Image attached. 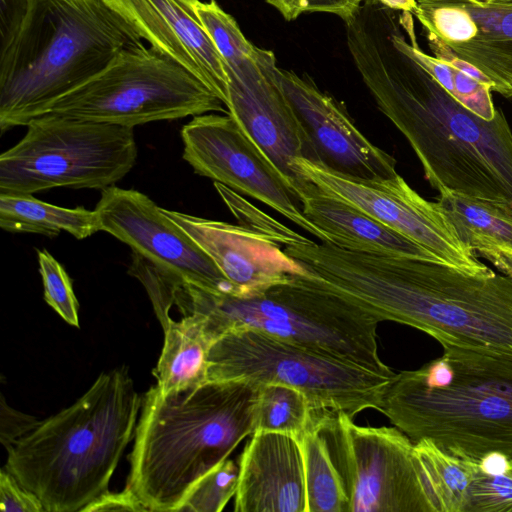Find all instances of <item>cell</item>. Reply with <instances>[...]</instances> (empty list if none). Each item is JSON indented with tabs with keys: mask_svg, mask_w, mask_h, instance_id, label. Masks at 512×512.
Here are the masks:
<instances>
[{
	"mask_svg": "<svg viewBox=\"0 0 512 512\" xmlns=\"http://www.w3.org/2000/svg\"><path fill=\"white\" fill-rule=\"evenodd\" d=\"M392 10L366 0L345 20L348 50L379 110L405 136L435 190L447 188L512 215V130L451 96L392 40Z\"/></svg>",
	"mask_w": 512,
	"mask_h": 512,
	"instance_id": "1",
	"label": "cell"
},
{
	"mask_svg": "<svg viewBox=\"0 0 512 512\" xmlns=\"http://www.w3.org/2000/svg\"><path fill=\"white\" fill-rule=\"evenodd\" d=\"M308 267L374 316L421 330L440 344L512 353V277L317 244Z\"/></svg>",
	"mask_w": 512,
	"mask_h": 512,
	"instance_id": "2",
	"label": "cell"
},
{
	"mask_svg": "<svg viewBox=\"0 0 512 512\" xmlns=\"http://www.w3.org/2000/svg\"><path fill=\"white\" fill-rule=\"evenodd\" d=\"M260 384L207 381L142 397L129 456L130 488L149 511H179L195 484L255 429Z\"/></svg>",
	"mask_w": 512,
	"mask_h": 512,
	"instance_id": "3",
	"label": "cell"
},
{
	"mask_svg": "<svg viewBox=\"0 0 512 512\" xmlns=\"http://www.w3.org/2000/svg\"><path fill=\"white\" fill-rule=\"evenodd\" d=\"M441 345L442 356L396 373L378 411L414 443L467 459L512 458V353Z\"/></svg>",
	"mask_w": 512,
	"mask_h": 512,
	"instance_id": "4",
	"label": "cell"
},
{
	"mask_svg": "<svg viewBox=\"0 0 512 512\" xmlns=\"http://www.w3.org/2000/svg\"><path fill=\"white\" fill-rule=\"evenodd\" d=\"M141 404L127 367L103 372L74 404L17 440L4 468L45 512L82 511L108 491Z\"/></svg>",
	"mask_w": 512,
	"mask_h": 512,
	"instance_id": "5",
	"label": "cell"
},
{
	"mask_svg": "<svg viewBox=\"0 0 512 512\" xmlns=\"http://www.w3.org/2000/svg\"><path fill=\"white\" fill-rule=\"evenodd\" d=\"M159 287L164 304L192 318L211 344L229 331L253 329L396 375L378 354L379 321L309 272L249 298L204 289L169 271L161 273Z\"/></svg>",
	"mask_w": 512,
	"mask_h": 512,
	"instance_id": "6",
	"label": "cell"
},
{
	"mask_svg": "<svg viewBox=\"0 0 512 512\" xmlns=\"http://www.w3.org/2000/svg\"><path fill=\"white\" fill-rule=\"evenodd\" d=\"M143 43L105 0H32L0 50V130L26 126L59 98Z\"/></svg>",
	"mask_w": 512,
	"mask_h": 512,
	"instance_id": "7",
	"label": "cell"
},
{
	"mask_svg": "<svg viewBox=\"0 0 512 512\" xmlns=\"http://www.w3.org/2000/svg\"><path fill=\"white\" fill-rule=\"evenodd\" d=\"M24 137L0 155V193L34 194L53 188L115 185L134 167V128L42 114Z\"/></svg>",
	"mask_w": 512,
	"mask_h": 512,
	"instance_id": "8",
	"label": "cell"
},
{
	"mask_svg": "<svg viewBox=\"0 0 512 512\" xmlns=\"http://www.w3.org/2000/svg\"><path fill=\"white\" fill-rule=\"evenodd\" d=\"M394 377L253 329L223 334L207 355V381L287 385L303 392L312 409L352 419L365 409L378 410Z\"/></svg>",
	"mask_w": 512,
	"mask_h": 512,
	"instance_id": "9",
	"label": "cell"
},
{
	"mask_svg": "<svg viewBox=\"0 0 512 512\" xmlns=\"http://www.w3.org/2000/svg\"><path fill=\"white\" fill-rule=\"evenodd\" d=\"M224 103L180 64L144 43L122 51L103 71L45 113L135 127L209 112Z\"/></svg>",
	"mask_w": 512,
	"mask_h": 512,
	"instance_id": "10",
	"label": "cell"
},
{
	"mask_svg": "<svg viewBox=\"0 0 512 512\" xmlns=\"http://www.w3.org/2000/svg\"><path fill=\"white\" fill-rule=\"evenodd\" d=\"M349 499L350 512H432L414 442L397 427L360 426L346 413L313 409Z\"/></svg>",
	"mask_w": 512,
	"mask_h": 512,
	"instance_id": "11",
	"label": "cell"
},
{
	"mask_svg": "<svg viewBox=\"0 0 512 512\" xmlns=\"http://www.w3.org/2000/svg\"><path fill=\"white\" fill-rule=\"evenodd\" d=\"M294 164L321 191L360 209L442 263L474 275L491 271L461 241L440 204L420 196L399 174L381 181H361L304 158L296 159Z\"/></svg>",
	"mask_w": 512,
	"mask_h": 512,
	"instance_id": "12",
	"label": "cell"
},
{
	"mask_svg": "<svg viewBox=\"0 0 512 512\" xmlns=\"http://www.w3.org/2000/svg\"><path fill=\"white\" fill-rule=\"evenodd\" d=\"M228 78L226 108L243 131L271 160L299 202L314 184L295 167V160L318 164V157L292 108L278 77L270 50L225 64Z\"/></svg>",
	"mask_w": 512,
	"mask_h": 512,
	"instance_id": "13",
	"label": "cell"
},
{
	"mask_svg": "<svg viewBox=\"0 0 512 512\" xmlns=\"http://www.w3.org/2000/svg\"><path fill=\"white\" fill-rule=\"evenodd\" d=\"M183 159L195 173L246 194L330 244L299 207V200L265 153L229 114L206 113L181 129Z\"/></svg>",
	"mask_w": 512,
	"mask_h": 512,
	"instance_id": "14",
	"label": "cell"
},
{
	"mask_svg": "<svg viewBox=\"0 0 512 512\" xmlns=\"http://www.w3.org/2000/svg\"><path fill=\"white\" fill-rule=\"evenodd\" d=\"M107 232L152 263L204 289L235 295L207 253L147 195L115 185L101 190L94 209Z\"/></svg>",
	"mask_w": 512,
	"mask_h": 512,
	"instance_id": "15",
	"label": "cell"
},
{
	"mask_svg": "<svg viewBox=\"0 0 512 512\" xmlns=\"http://www.w3.org/2000/svg\"><path fill=\"white\" fill-rule=\"evenodd\" d=\"M413 15L426 34L478 69L492 92L512 98V4L418 0Z\"/></svg>",
	"mask_w": 512,
	"mask_h": 512,
	"instance_id": "16",
	"label": "cell"
},
{
	"mask_svg": "<svg viewBox=\"0 0 512 512\" xmlns=\"http://www.w3.org/2000/svg\"><path fill=\"white\" fill-rule=\"evenodd\" d=\"M281 86L318 157V165L361 181L395 177L396 160L373 145L345 107L308 76L279 68Z\"/></svg>",
	"mask_w": 512,
	"mask_h": 512,
	"instance_id": "17",
	"label": "cell"
},
{
	"mask_svg": "<svg viewBox=\"0 0 512 512\" xmlns=\"http://www.w3.org/2000/svg\"><path fill=\"white\" fill-rule=\"evenodd\" d=\"M162 211L207 253L232 284L236 297H254L293 275L308 274L272 236L245 225Z\"/></svg>",
	"mask_w": 512,
	"mask_h": 512,
	"instance_id": "18",
	"label": "cell"
},
{
	"mask_svg": "<svg viewBox=\"0 0 512 512\" xmlns=\"http://www.w3.org/2000/svg\"><path fill=\"white\" fill-rule=\"evenodd\" d=\"M198 1L105 0L142 40L188 70L225 105V64L196 13Z\"/></svg>",
	"mask_w": 512,
	"mask_h": 512,
	"instance_id": "19",
	"label": "cell"
},
{
	"mask_svg": "<svg viewBox=\"0 0 512 512\" xmlns=\"http://www.w3.org/2000/svg\"><path fill=\"white\" fill-rule=\"evenodd\" d=\"M236 512H307L298 438L255 431L239 458Z\"/></svg>",
	"mask_w": 512,
	"mask_h": 512,
	"instance_id": "20",
	"label": "cell"
},
{
	"mask_svg": "<svg viewBox=\"0 0 512 512\" xmlns=\"http://www.w3.org/2000/svg\"><path fill=\"white\" fill-rule=\"evenodd\" d=\"M304 216L346 250L440 262L433 254L349 203L314 187L301 199Z\"/></svg>",
	"mask_w": 512,
	"mask_h": 512,
	"instance_id": "21",
	"label": "cell"
},
{
	"mask_svg": "<svg viewBox=\"0 0 512 512\" xmlns=\"http://www.w3.org/2000/svg\"><path fill=\"white\" fill-rule=\"evenodd\" d=\"M437 202L461 241L483 258L512 257V215L502 208L447 188L438 190Z\"/></svg>",
	"mask_w": 512,
	"mask_h": 512,
	"instance_id": "22",
	"label": "cell"
},
{
	"mask_svg": "<svg viewBox=\"0 0 512 512\" xmlns=\"http://www.w3.org/2000/svg\"><path fill=\"white\" fill-rule=\"evenodd\" d=\"M211 343L189 316L173 318L164 329V345L153 370L163 394L198 387L207 382V355Z\"/></svg>",
	"mask_w": 512,
	"mask_h": 512,
	"instance_id": "23",
	"label": "cell"
},
{
	"mask_svg": "<svg viewBox=\"0 0 512 512\" xmlns=\"http://www.w3.org/2000/svg\"><path fill=\"white\" fill-rule=\"evenodd\" d=\"M0 227L12 233L47 237L65 231L78 240L100 231L94 210L57 206L38 200L32 194L0 193Z\"/></svg>",
	"mask_w": 512,
	"mask_h": 512,
	"instance_id": "24",
	"label": "cell"
},
{
	"mask_svg": "<svg viewBox=\"0 0 512 512\" xmlns=\"http://www.w3.org/2000/svg\"><path fill=\"white\" fill-rule=\"evenodd\" d=\"M298 441L304 463L307 512H350L344 485L312 415Z\"/></svg>",
	"mask_w": 512,
	"mask_h": 512,
	"instance_id": "25",
	"label": "cell"
},
{
	"mask_svg": "<svg viewBox=\"0 0 512 512\" xmlns=\"http://www.w3.org/2000/svg\"><path fill=\"white\" fill-rule=\"evenodd\" d=\"M414 453L432 512H464L467 460L426 439L414 443Z\"/></svg>",
	"mask_w": 512,
	"mask_h": 512,
	"instance_id": "26",
	"label": "cell"
},
{
	"mask_svg": "<svg viewBox=\"0 0 512 512\" xmlns=\"http://www.w3.org/2000/svg\"><path fill=\"white\" fill-rule=\"evenodd\" d=\"M467 462L464 512H512V458L489 453Z\"/></svg>",
	"mask_w": 512,
	"mask_h": 512,
	"instance_id": "27",
	"label": "cell"
},
{
	"mask_svg": "<svg viewBox=\"0 0 512 512\" xmlns=\"http://www.w3.org/2000/svg\"><path fill=\"white\" fill-rule=\"evenodd\" d=\"M312 410L300 390L276 383L261 384L254 432H276L298 438L308 427Z\"/></svg>",
	"mask_w": 512,
	"mask_h": 512,
	"instance_id": "28",
	"label": "cell"
},
{
	"mask_svg": "<svg viewBox=\"0 0 512 512\" xmlns=\"http://www.w3.org/2000/svg\"><path fill=\"white\" fill-rule=\"evenodd\" d=\"M238 477L239 465L227 458L195 484L179 511H222L235 496Z\"/></svg>",
	"mask_w": 512,
	"mask_h": 512,
	"instance_id": "29",
	"label": "cell"
},
{
	"mask_svg": "<svg viewBox=\"0 0 512 512\" xmlns=\"http://www.w3.org/2000/svg\"><path fill=\"white\" fill-rule=\"evenodd\" d=\"M44 299L68 324L79 327V304L64 267L45 249L37 250Z\"/></svg>",
	"mask_w": 512,
	"mask_h": 512,
	"instance_id": "30",
	"label": "cell"
},
{
	"mask_svg": "<svg viewBox=\"0 0 512 512\" xmlns=\"http://www.w3.org/2000/svg\"><path fill=\"white\" fill-rule=\"evenodd\" d=\"M288 21L305 12H326L347 20L356 9L350 0H265Z\"/></svg>",
	"mask_w": 512,
	"mask_h": 512,
	"instance_id": "31",
	"label": "cell"
},
{
	"mask_svg": "<svg viewBox=\"0 0 512 512\" xmlns=\"http://www.w3.org/2000/svg\"><path fill=\"white\" fill-rule=\"evenodd\" d=\"M0 509L8 512H45L40 499L5 468L0 472Z\"/></svg>",
	"mask_w": 512,
	"mask_h": 512,
	"instance_id": "32",
	"label": "cell"
},
{
	"mask_svg": "<svg viewBox=\"0 0 512 512\" xmlns=\"http://www.w3.org/2000/svg\"><path fill=\"white\" fill-rule=\"evenodd\" d=\"M0 440L8 450L17 440L31 432L39 420L9 406L1 397Z\"/></svg>",
	"mask_w": 512,
	"mask_h": 512,
	"instance_id": "33",
	"label": "cell"
},
{
	"mask_svg": "<svg viewBox=\"0 0 512 512\" xmlns=\"http://www.w3.org/2000/svg\"><path fill=\"white\" fill-rule=\"evenodd\" d=\"M82 511L85 512H102V511H126V512H143L149 511L141 502L135 493L125 487L120 492H110L109 490L100 497L85 506Z\"/></svg>",
	"mask_w": 512,
	"mask_h": 512,
	"instance_id": "34",
	"label": "cell"
},
{
	"mask_svg": "<svg viewBox=\"0 0 512 512\" xmlns=\"http://www.w3.org/2000/svg\"><path fill=\"white\" fill-rule=\"evenodd\" d=\"M32 0H0V50L7 47L19 30Z\"/></svg>",
	"mask_w": 512,
	"mask_h": 512,
	"instance_id": "35",
	"label": "cell"
},
{
	"mask_svg": "<svg viewBox=\"0 0 512 512\" xmlns=\"http://www.w3.org/2000/svg\"><path fill=\"white\" fill-rule=\"evenodd\" d=\"M380 4L394 11H408L412 14L417 8L416 0H377Z\"/></svg>",
	"mask_w": 512,
	"mask_h": 512,
	"instance_id": "36",
	"label": "cell"
},
{
	"mask_svg": "<svg viewBox=\"0 0 512 512\" xmlns=\"http://www.w3.org/2000/svg\"><path fill=\"white\" fill-rule=\"evenodd\" d=\"M350 1H351L352 6L354 7V9H357L364 0H350ZM470 1L477 2V1H485V0H470Z\"/></svg>",
	"mask_w": 512,
	"mask_h": 512,
	"instance_id": "37",
	"label": "cell"
},
{
	"mask_svg": "<svg viewBox=\"0 0 512 512\" xmlns=\"http://www.w3.org/2000/svg\"><path fill=\"white\" fill-rule=\"evenodd\" d=\"M499 3H506V4H512V0H491Z\"/></svg>",
	"mask_w": 512,
	"mask_h": 512,
	"instance_id": "38",
	"label": "cell"
}]
</instances>
